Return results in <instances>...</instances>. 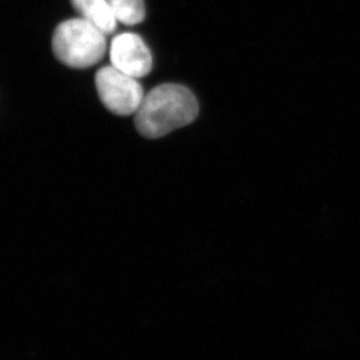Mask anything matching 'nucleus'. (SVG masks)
<instances>
[{"mask_svg":"<svg viewBox=\"0 0 360 360\" xmlns=\"http://www.w3.org/2000/svg\"><path fill=\"white\" fill-rule=\"evenodd\" d=\"M74 8L81 18L110 34L117 27V18L108 0H72Z\"/></svg>","mask_w":360,"mask_h":360,"instance_id":"nucleus-5","label":"nucleus"},{"mask_svg":"<svg viewBox=\"0 0 360 360\" xmlns=\"http://www.w3.org/2000/svg\"><path fill=\"white\" fill-rule=\"evenodd\" d=\"M115 15L122 24L137 25L146 18L144 0H108Z\"/></svg>","mask_w":360,"mask_h":360,"instance_id":"nucleus-6","label":"nucleus"},{"mask_svg":"<svg viewBox=\"0 0 360 360\" xmlns=\"http://www.w3.org/2000/svg\"><path fill=\"white\" fill-rule=\"evenodd\" d=\"M105 33L84 18L63 21L56 28L52 49L56 59L72 68H89L103 59Z\"/></svg>","mask_w":360,"mask_h":360,"instance_id":"nucleus-2","label":"nucleus"},{"mask_svg":"<svg viewBox=\"0 0 360 360\" xmlns=\"http://www.w3.org/2000/svg\"><path fill=\"white\" fill-rule=\"evenodd\" d=\"M198 112V101L190 89L180 84H160L143 98L136 112V128L146 139H160L192 123Z\"/></svg>","mask_w":360,"mask_h":360,"instance_id":"nucleus-1","label":"nucleus"},{"mask_svg":"<svg viewBox=\"0 0 360 360\" xmlns=\"http://www.w3.org/2000/svg\"><path fill=\"white\" fill-rule=\"evenodd\" d=\"M95 84L104 107L118 116L136 114L146 96L136 77L114 66L101 68L95 77Z\"/></svg>","mask_w":360,"mask_h":360,"instance_id":"nucleus-3","label":"nucleus"},{"mask_svg":"<svg viewBox=\"0 0 360 360\" xmlns=\"http://www.w3.org/2000/svg\"><path fill=\"white\" fill-rule=\"evenodd\" d=\"M111 66L130 77H146L153 70V56L143 39L135 33L115 37L110 46Z\"/></svg>","mask_w":360,"mask_h":360,"instance_id":"nucleus-4","label":"nucleus"}]
</instances>
